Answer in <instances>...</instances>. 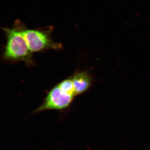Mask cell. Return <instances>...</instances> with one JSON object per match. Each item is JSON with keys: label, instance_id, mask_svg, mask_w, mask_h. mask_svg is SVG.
<instances>
[{"label": "cell", "instance_id": "1", "mask_svg": "<svg viewBox=\"0 0 150 150\" xmlns=\"http://www.w3.org/2000/svg\"><path fill=\"white\" fill-rule=\"evenodd\" d=\"M25 25L16 20L12 28H3L7 37V43L3 57L12 61H23L28 65L34 64L32 53L24 35Z\"/></svg>", "mask_w": 150, "mask_h": 150}, {"label": "cell", "instance_id": "2", "mask_svg": "<svg viewBox=\"0 0 150 150\" xmlns=\"http://www.w3.org/2000/svg\"><path fill=\"white\" fill-rule=\"evenodd\" d=\"M52 28L46 30H29L25 29L24 37L28 47L32 52L42 51L47 49L58 50L62 47V45L53 42L50 38Z\"/></svg>", "mask_w": 150, "mask_h": 150}, {"label": "cell", "instance_id": "3", "mask_svg": "<svg viewBox=\"0 0 150 150\" xmlns=\"http://www.w3.org/2000/svg\"><path fill=\"white\" fill-rule=\"evenodd\" d=\"M74 97L62 91L57 85L50 91L42 104L34 110L33 113L48 110L65 109L70 105Z\"/></svg>", "mask_w": 150, "mask_h": 150}, {"label": "cell", "instance_id": "4", "mask_svg": "<svg viewBox=\"0 0 150 150\" xmlns=\"http://www.w3.org/2000/svg\"><path fill=\"white\" fill-rule=\"evenodd\" d=\"M74 88L75 95L80 94L88 88L91 79L86 72H82L76 74L72 79Z\"/></svg>", "mask_w": 150, "mask_h": 150}, {"label": "cell", "instance_id": "5", "mask_svg": "<svg viewBox=\"0 0 150 150\" xmlns=\"http://www.w3.org/2000/svg\"><path fill=\"white\" fill-rule=\"evenodd\" d=\"M62 91L74 97L75 96L74 88L72 79H68L58 84Z\"/></svg>", "mask_w": 150, "mask_h": 150}]
</instances>
